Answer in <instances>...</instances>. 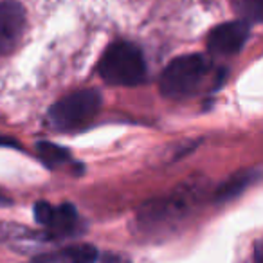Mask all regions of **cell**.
I'll return each mask as SVG.
<instances>
[{"label": "cell", "mask_w": 263, "mask_h": 263, "mask_svg": "<svg viewBox=\"0 0 263 263\" xmlns=\"http://www.w3.org/2000/svg\"><path fill=\"white\" fill-rule=\"evenodd\" d=\"M98 72L114 87H136L146 80V62L137 45L130 42H114L103 52Z\"/></svg>", "instance_id": "6da1fadb"}, {"label": "cell", "mask_w": 263, "mask_h": 263, "mask_svg": "<svg viewBox=\"0 0 263 263\" xmlns=\"http://www.w3.org/2000/svg\"><path fill=\"white\" fill-rule=\"evenodd\" d=\"M211 62L204 54H184L170 62L161 74V92L166 98L184 99L193 96L205 81Z\"/></svg>", "instance_id": "7a4b0ae2"}, {"label": "cell", "mask_w": 263, "mask_h": 263, "mask_svg": "<svg viewBox=\"0 0 263 263\" xmlns=\"http://www.w3.org/2000/svg\"><path fill=\"white\" fill-rule=\"evenodd\" d=\"M101 108V96L96 90H78L51 106L47 121L54 130L74 132L90 124Z\"/></svg>", "instance_id": "3957f363"}, {"label": "cell", "mask_w": 263, "mask_h": 263, "mask_svg": "<svg viewBox=\"0 0 263 263\" xmlns=\"http://www.w3.org/2000/svg\"><path fill=\"white\" fill-rule=\"evenodd\" d=\"M251 34L247 20H233L216 26L208 36V49L216 56H234L243 49Z\"/></svg>", "instance_id": "277c9868"}, {"label": "cell", "mask_w": 263, "mask_h": 263, "mask_svg": "<svg viewBox=\"0 0 263 263\" xmlns=\"http://www.w3.org/2000/svg\"><path fill=\"white\" fill-rule=\"evenodd\" d=\"M26 29V9L16 0L0 2V56H6L18 45Z\"/></svg>", "instance_id": "5b68a950"}, {"label": "cell", "mask_w": 263, "mask_h": 263, "mask_svg": "<svg viewBox=\"0 0 263 263\" xmlns=\"http://www.w3.org/2000/svg\"><path fill=\"white\" fill-rule=\"evenodd\" d=\"M34 218L44 227H47L49 236H63L76 229L78 213L70 204L54 208L49 202H38L34 205Z\"/></svg>", "instance_id": "8992f818"}, {"label": "cell", "mask_w": 263, "mask_h": 263, "mask_svg": "<svg viewBox=\"0 0 263 263\" xmlns=\"http://www.w3.org/2000/svg\"><path fill=\"white\" fill-rule=\"evenodd\" d=\"M96 259H98V251L94 245L78 243L62 251L40 254L31 263H96Z\"/></svg>", "instance_id": "52a82bcc"}, {"label": "cell", "mask_w": 263, "mask_h": 263, "mask_svg": "<svg viewBox=\"0 0 263 263\" xmlns=\"http://www.w3.org/2000/svg\"><path fill=\"white\" fill-rule=\"evenodd\" d=\"M258 177H259L258 170H249V172H243L236 177H231V179L218 190V193H216V200L223 202V200H229V198L236 197V195H240L245 187L251 186L252 180H256Z\"/></svg>", "instance_id": "ba28073f"}, {"label": "cell", "mask_w": 263, "mask_h": 263, "mask_svg": "<svg viewBox=\"0 0 263 263\" xmlns=\"http://www.w3.org/2000/svg\"><path fill=\"white\" fill-rule=\"evenodd\" d=\"M36 154H38V157H40L47 166H51V168L60 166V164H65V162L70 159L69 152H67L65 148L58 146V144L47 143V141L36 144Z\"/></svg>", "instance_id": "9c48e42d"}, {"label": "cell", "mask_w": 263, "mask_h": 263, "mask_svg": "<svg viewBox=\"0 0 263 263\" xmlns=\"http://www.w3.org/2000/svg\"><path fill=\"white\" fill-rule=\"evenodd\" d=\"M238 9L249 24L259 22L261 18V0H238Z\"/></svg>", "instance_id": "30bf717a"}, {"label": "cell", "mask_w": 263, "mask_h": 263, "mask_svg": "<svg viewBox=\"0 0 263 263\" xmlns=\"http://www.w3.org/2000/svg\"><path fill=\"white\" fill-rule=\"evenodd\" d=\"M259 256H261V249H259V243H258V245H256V249H254V263H261Z\"/></svg>", "instance_id": "8fae6325"}, {"label": "cell", "mask_w": 263, "mask_h": 263, "mask_svg": "<svg viewBox=\"0 0 263 263\" xmlns=\"http://www.w3.org/2000/svg\"><path fill=\"white\" fill-rule=\"evenodd\" d=\"M0 204H9V200L6 197H2V195H0Z\"/></svg>", "instance_id": "7c38bea8"}]
</instances>
